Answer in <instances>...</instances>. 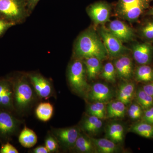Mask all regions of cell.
Wrapping results in <instances>:
<instances>
[{"label":"cell","mask_w":153,"mask_h":153,"mask_svg":"<svg viewBox=\"0 0 153 153\" xmlns=\"http://www.w3.org/2000/svg\"><path fill=\"white\" fill-rule=\"evenodd\" d=\"M27 0H0V17L16 24L29 16Z\"/></svg>","instance_id":"cell-3"},{"label":"cell","mask_w":153,"mask_h":153,"mask_svg":"<svg viewBox=\"0 0 153 153\" xmlns=\"http://www.w3.org/2000/svg\"><path fill=\"white\" fill-rule=\"evenodd\" d=\"M107 29L123 43L131 41L135 36L134 30L120 20H115L110 22Z\"/></svg>","instance_id":"cell-12"},{"label":"cell","mask_w":153,"mask_h":153,"mask_svg":"<svg viewBox=\"0 0 153 153\" xmlns=\"http://www.w3.org/2000/svg\"><path fill=\"white\" fill-rule=\"evenodd\" d=\"M134 91L135 85L132 82H125L122 84L118 92V100L125 105L128 104L131 101Z\"/></svg>","instance_id":"cell-19"},{"label":"cell","mask_w":153,"mask_h":153,"mask_svg":"<svg viewBox=\"0 0 153 153\" xmlns=\"http://www.w3.org/2000/svg\"><path fill=\"white\" fill-rule=\"evenodd\" d=\"M142 119L144 122L153 124V106L146 110L143 115Z\"/></svg>","instance_id":"cell-35"},{"label":"cell","mask_w":153,"mask_h":153,"mask_svg":"<svg viewBox=\"0 0 153 153\" xmlns=\"http://www.w3.org/2000/svg\"><path fill=\"white\" fill-rule=\"evenodd\" d=\"M147 14L148 15L152 16H153V7L148 11Z\"/></svg>","instance_id":"cell-39"},{"label":"cell","mask_w":153,"mask_h":153,"mask_svg":"<svg viewBox=\"0 0 153 153\" xmlns=\"http://www.w3.org/2000/svg\"><path fill=\"white\" fill-rule=\"evenodd\" d=\"M105 103L96 102L88 106L87 111L90 115L94 116L101 120L107 117V111Z\"/></svg>","instance_id":"cell-27"},{"label":"cell","mask_w":153,"mask_h":153,"mask_svg":"<svg viewBox=\"0 0 153 153\" xmlns=\"http://www.w3.org/2000/svg\"><path fill=\"white\" fill-rule=\"evenodd\" d=\"M152 0H119L116 7L117 13L130 22L136 21L149 7Z\"/></svg>","instance_id":"cell-5"},{"label":"cell","mask_w":153,"mask_h":153,"mask_svg":"<svg viewBox=\"0 0 153 153\" xmlns=\"http://www.w3.org/2000/svg\"><path fill=\"white\" fill-rule=\"evenodd\" d=\"M87 77L83 60L75 58L68 68V79L71 88L80 94L87 92L88 89Z\"/></svg>","instance_id":"cell-4"},{"label":"cell","mask_w":153,"mask_h":153,"mask_svg":"<svg viewBox=\"0 0 153 153\" xmlns=\"http://www.w3.org/2000/svg\"><path fill=\"white\" fill-rule=\"evenodd\" d=\"M73 148L81 153H91L96 151L91 139L80 133Z\"/></svg>","instance_id":"cell-21"},{"label":"cell","mask_w":153,"mask_h":153,"mask_svg":"<svg viewBox=\"0 0 153 153\" xmlns=\"http://www.w3.org/2000/svg\"><path fill=\"white\" fill-rule=\"evenodd\" d=\"M0 109L13 113L14 105V91L11 78H0Z\"/></svg>","instance_id":"cell-8"},{"label":"cell","mask_w":153,"mask_h":153,"mask_svg":"<svg viewBox=\"0 0 153 153\" xmlns=\"http://www.w3.org/2000/svg\"><path fill=\"white\" fill-rule=\"evenodd\" d=\"M143 89L153 98V82L144 85Z\"/></svg>","instance_id":"cell-37"},{"label":"cell","mask_w":153,"mask_h":153,"mask_svg":"<svg viewBox=\"0 0 153 153\" xmlns=\"http://www.w3.org/2000/svg\"><path fill=\"white\" fill-rule=\"evenodd\" d=\"M134 59L139 64L146 65L152 58L153 47L150 43H137L132 47Z\"/></svg>","instance_id":"cell-13"},{"label":"cell","mask_w":153,"mask_h":153,"mask_svg":"<svg viewBox=\"0 0 153 153\" xmlns=\"http://www.w3.org/2000/svg\"><path fill=\"white\" fill-rule=\"evenodd\" d=\"M40 0H27V7L29 15H30Z\"/></svg>","instance_id":"cell-36"},{"label":"cell","mask_w":153,"mask_h":153,"mask_svg":"<svg viewBox=\"0 0 153 153\" xmlns=\"http://www.w3.org/2000/svg\"><path fill=\"white\" fill-rule=\"evenodd\" d=\"M142 36L149 41H153V22H147L140 30Z\"/></svg>","instance_id":"cell-31"},{"label":"cell","mask_w":153,"mask_h":153,"mask_svg":"<svg viewBox=\"0 0 153 153\" xmlns=\"http://www.w3.org/2000/svg\"><path fill=\"white\" fill-rule=\"evenodd\" d=\"M14 91L15 111L22 112L32 104L35 97V91L27 74H21L11 78Z\"/></svg>","instance_id":"cell-2"},{"label":"cell","mask_w":153,"mask_h":153,"mask_svg":"<svg viewBox=\"0 0 153 153\" xmlns=\"http://www.w3.org/2000/svg\"><path fill=\"white\" fill-rule=\"evenodd\" d=\"M135 75L136 79L139 82H152L153 81V69L147 64L142 65L137 68Z\"/></svg>","instance_id":"cell-25"},{"label":"cell","mask_w":153,"mask_h":153,"mask_svg":"<svg viewBox=\"0 0 153 153\" xmlns=\"http://www.w3.org/2000/svg\"><path fill=\"white\" fill-rule=\"evenodd\" d=\"M19 140L22 146L30 148L33 147L37 143L38 137L35 132L25 126L19 134Z\"/></svg>","instance_id":"cell-18"},{"label":"cell","mask_w":153,"mask_h":153,"mask_svg":"<svg viewBox=\"0 0 153 153\" xmlns=\"http://www.w3.org/2000/svg\"><path fill=\"white\" fill-rule=\"evenodd\" d=\"M86 69L87 78L94 79L101 70V60L95 57H91L83 59Z\"/></svg>","instance_id":"cell-16"},{"label":"cell","mask_w":153,"mask_h":153,"mask_svg":"<svg viewBox=\"0 0 153 153\" xmlns=\"http://www.w3.org/2000/svg\"><path fill=\"white\" fill-rule=\"evenodd\" d=\"M21 121L13 113L0 109V140L7 142L19 130Z\"/></svg>","instance_id":"cell-6"},{"label":"cell","mask_w":153,"mask_h":153,"mask_svg":"<svg viewBox=\"0 0 153 153\" xmlns=\"http://www.w3.org/2000/svg\"><path fill=\"white\" fill-rule=\"evenodd\" d=\"M116 71L114 65L111 62L105 64L101 71V76L107 82H114L116 81Z\"/></svg>","instance_id":"cell-29"},{"label":"cell","mask_w":153,"mask_h":153,"mask_svg":"<svg viewBox=\"0 0 153 153\" xmlns=\"http://www.w3.org/2000/svg\"><path fill=\"white\" fill-rule=\"evenodd\" d=\"M117 74L123 79H128L131 77L133 72V64L131 58L126 55L117 57L114 62Z\"/></svg>","instance_id":"cell-14"},{"label":"cell","mask_w":153,"mask_h":153,"mask_svg":"<svg viewBox=\"0 0 153 153\" xmlns=\"http://www.w3.org/2000/svg\"><path fill=\"white\" fill-rule=\"evenodd\" d=\"M99 33L108 55L111 57H118L123 55L128 50L124 46L123 42L111 33L107 28L101 27Z\"/></svg>","instance_id":"cell-7"},{"label":"cell","mask_w":153,"mask_h":153,"mask_svg":"<svg viewBox=\"0 0 153 153\" xmlns=\"http://www.w3.org/2000/svg\"><path fill=\"white\" fill-rule=\"evenodd\" d=\"M54 108L53 105L48 102H41L38 105L36 113L38 119L42 121H49L53 115Z\"/></svg>","instance_id":"cell-24"},{"label":"cell","mask_w":153,"mask_h":153,"mask_svg":"<svg viewBox=\"0 0 153 153\" xmlns=\"http://www.w3.org/2000/svg\"><path fill=\"white\" fill-rule=\"evenodd\" d=\"M33 152L35 153H49V151L46 147L44 146H39L33 149Z\"/></svg>","instance_id":"cell-38"},{"label":"cell","mask_w":153,"mask_h":153,"mask_svg":"<svg viewBox=\"0 0 153 153\" xmlns=\"http://www.w3.org/2000/svg\"><path fill=\"white\" fill-rule=\"evenodd\" d=\"M124 128L120 124L114 123L108 126L107 135L109 139L114 143H120L123 140Z\"/></svg>","instance_id":"cell-23"},{"label":"cell","mask_w":153,"mask_h":153,"mask_svg":"<svg viewBox=\"0 0 153 153\" xmlns=\"http://www.w3.org/2000/svg\"><path fill=\"white\" fill-rule=\"evenodd\" d=\"M95 150L101 153L116 152L118 148L115 143L111 140L107 139H94L91 138Z\"/></svg>","instance_id":"cell-17"},{"label":"cell","mask_w":153,"mask_h":153,"mask_svg":"<svg viewBox=\"0 0 153 153\" xmlns=\"http://www.w3.org/2000/svg\"><path fill=\"white\" fill-rule=\"evenodd\" d=\"M107 117L110 118L123 117L126 112L125 105L119 101L113 102L107 107Z\"/></svg>","instance_id":"cell-22"},{"label":"cell","mask_w":153,"mask_h":153,"mask_svg":"<svg viewBox=\"0 0 153 153\" xmlns=\"http://www.w3.org/2000/svg\"><path fill=\"white\" fill-rule=\"evenodd\" d=\"M74 54L75 58L82 60L95 57L101 61L108 55L103 42L92 30H85L78 36L74 43Z\"/></svg>","instance_id":"cell-1"},{"label":"cell","mask_w":153,"mask_h":153,"mask_svg":"<svg viewBox=\"0 0 153 153\" xmlns=\"http://www.w3.org/2000/svg\"><path fill=\"white\" fill-rule=\"evenodd\" d=\"M128 114L132 119H138L141 117L143 114L141 107L136 103L132 104L128 111Z\"/></svg>","instance_id":"cell-32"},{"label":"cell","mask_w":153,"mask_h":153,"mask_svg":"<svg viewBox=\"0 0 153 153\" xmlns=\"http://www.w3.org/2000/svg\"><path fill=\"white\" fill-rule=\"evenodd\" d=\"M138 103L141 107L147 109L153 106V98L146 92L143 88L138 90L136 94Z\"/></svg>","instance_id":"cell-28"},{"label":"cell","mask_w":153,"mask_h":153,"mask_svg":"<svg viewBox=\"0 0 153 153\" xmlns=\"http://www.w3.org/2000/svg\"><path fill=\"white\" fill-rule=\"evenodd\" d=\"M88 97L94 102H105L109 101L112 97V94L108 86L98 82L94 84L88 94Z\"/></svg>","instance_id":"cell-15"},{"label":"cell","mask_w":153,"mask_h":153,"mask_svg":"<svg viewBox=\"0 0 153 153\" xmlns=\"http://www.w3.org/2000/svg\"><path fill=\"white\" fill-rule=\"evenodd\" d=\"M102 126V122L101 119L90 115L86 117L82 123L83 129L91 134H95L98 132Z\"/></svg>","instance_id":"cell-20"},{"label":"cell","mask_w":153,"mask_h":153,"mask_svg":"<svg viewBox=\"0 0 153 153\" xmlns=\"http://www.w3.org/2000/svg\"><path fill=\"white\" fill-rule=\"evenodd\" d=\"M34 90L40 98L47 99L54 94V89L51 82L41 74H27Z\"/></svg>","instance_id":"cell-11"},{"label":"cell","mask_w":153,"mask_h":153,"mask_svg":"<svg viewBox=\"0 0 153 153\" xmlns=\"http://www.w3.org/2000/svg\"><path fill=\"white\" fill-rule=\"evenodd\" d=\"M19 151L10 143H4L0 149V153H18Z\"/></svg>","instance_id":"cell-34"},{"label":"cell","mask_w":153,"mask_h":153,"mask_svg":"<svg viewBox=\"0 0 153 153\" xmlns=\"http://www.w3.org/2000/svg\"><path fill=\"white\" fill-rule=\"evenodd\" d=\"M16 24L3 19H0V36L4 34L9 28Z\"/></svg>","instance_id":"cell-33"},{"label":"cell","mask_w":153,"mask_h":153,"mask_svg":"<svg viewBox=\"0 0 153 153\" xmlns=\"http://www.w3.org/2000/svg\"><path fill=\"white\" fill-rule=\"evenodd\" d=\"M52 133L60 147L71 149L74 147L80 132L76 127H71L66 128H53Z\"/></svg>","instance_id":"cell-9"},{"label":"cell","mask_w":153,"mask_h":153,"mask_svg":"<svg viewBox=\"0 0 153 153\" xmlns=\"http://www.w3.org/2000/svg\"><path fill=\"white\" fill-rule=\"evenodd\" d=\"M110 6L103 1L97 2L88 6L87 12L95 25H104L110 22Z\"/></svg>","instance_id":"cell-10"},{"label":"cell","mask_w":153,"mask_h":153,"mask_svg":"<svg viewBox=\"0 0 153 153\" xmlns=\"http://www.w3.org/2000/svg\"><path fill=\"white\" fill-rule=\"evenodd\" d=\"M45 146L49 153L57 152L59 150V146L57 140L52 134H48L45 139Z\"/></svg>","instance_id":"cell-30"},{"label":"cell","mask_w":153,"mask_h":153,"mask_svg":"<svg viewBox=\"0 0 153 153\" xmlns=\"http://www.w3.org/2000/svg\"><path fill=\"white\" fill-rule=\"evenodd\" d=\"M131 131L141 136L150 138L153 137V125L147 123L136 124L131 128Z\"/></svg>","instance_id":"cell-26"}]
</instances>
